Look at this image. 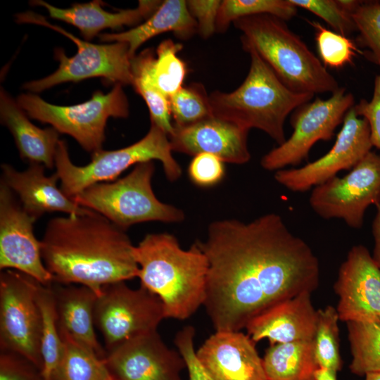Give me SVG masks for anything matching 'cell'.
Segmentation results:
<instances>
[{
	"label": "cell",
	"mask_w": 380,
	"mask_h": 380,
	"mask_svg": "<svg viewBox=\"0 0 380 380\" xmlns=\"http://www.w3.org/2000/svg\"><path fill=\"white\" fill-rule=\"evenodd\" d=\"M208 264L203 306L215 331H241L274 305L319 286L310 246L276 213L211 222L196 241Z\"/></svg>",
	"instance_id": "1"
},
{
	"label": "cell",
	"mask_w": 380,
	"mask_h": 380,
	"mask_svg": "<svg viewBox=\"0 0 380 380\" xmlns=\"http://www.w3.org/2000/svg\"><path fill=\"white\" fill-rule=\"evenodd\" d=\"M41 244L44 265L63 285L84 286L99 296L103 286L138 276L126 231L93 210L50 220Z\"/></svg>",
	"instance_id": "2"
},
{
	"label": "cell",
	"mask_w": 380,
	"mask_h": 380,
	"mask_svg": "<svg viewBox=\"0 0 380 380\" xmlns=\"http://www.w3.org/2000/svg\"><path fill=\"white\" fill-rule=\"evenodd\" d=\"M134 255L141 286L159 298L165 318L184 320L203 305L208 264L196 241L184 250L171 234H148Z\"/></svg>",
	"instance_id": "3"
},
{
	"label": "cell",
	"mask_w": 380,
	"mask_h": 380,
	"mask_svg": "<svg viewBox=\"0 0 380 380\" xmlns=\"http://www.w3.org/2000/svg\"><path fill=\"white\" fill-rule=\"evenodd\" d=\"M247 52L251 65L242 84L232 92L209 94L213 115L248 130L260 129L281 145L286 139L287 116L315 95L290 89L254 51Z\"/></svg>",
	"instance_id": "4"
},
{
	"label": "cell",
	"mask_w": 380,
	"mask_h": 380,
	"mask_svg": "<svg viewBox=\"0 0 380 380\" xmlns=\"http://www.w3.org/2000/svg\"><path fill=\"white\" fill-rule=\"evenodd\" d=\"M233 24L242 33L243 49L254 51L290 89L315 95L339 89L337 80L284 20L260 14Z\"/></svg>",
	"instance_id": "5"
},
{
	"label": "cell",
	"mask_w": 380,
	"mask_h": 380,
	"mask_svg": "<svg viewBox=\"0 0 380 380\" xmlns=\"http://www.w3.org/2000/svg\"><path fill=\"white\" fill-rule=\"evenodd\" d=\"M172 152L168 135L151 124L139 141L122 148L94 152L91 161L82 166L71 161L65 141L60 140L55 155L56 172L61 190L71 198L91 185L114 180L134 165L155 160L162 163L166 178L175 182L181 177L182 169Z\"/></svg>",
	"instance_id": "6"
},
{
	"label": "cell",
	"mask_w": 380,
	"mask_h": 380,
	"mask_svg": "<svg viewBox=\"0 0 380 380\" xmlns=\"http://www.w3.org/2000/svg\"><path fill=\"white\" fill-rule=\"evenodd\" d=\"M154 171L153 161L137 164L125 177L113 182L91 185L72 199L125 231L133 224L145 222L183 221V210L156 198L151 185Z\"/></svg>",
	"instance_id": "7"
},
{
	"label": "cell",
	"mask_w": 380,
	"mask_h": 380,
	"mask_svg": "<svg viewBox=\"0 0 380 380\" xmlns=\"http://www.w3.org/2000/svg\"><path fill=\"white\" fill-rule=\"evenodd\" d=\"M121 84L110 91H96L80 104L62 106L49 103L34 94H23L17 103L31 118L48 123L58 132L71 136L87 151L102 149L109 118H127L129 104Z\"/></svg>",
	"instance_id": "8"
},
{
	"label": "cell",
	"mask_w": 380,
	"mask_h": 380,
	"mask_svg": "<svg viewBox=\"0 0 380 380\" xmlns=\"http://www.w3.org/2000/svg\"><path fill=\"white\" fill-rule=\"evenodd\" d=\"M16 20L20 23H34L47 27L70 39L77 46V53L70 58L65 54L63 49H56L55 57L59 61L58 68L46 77L25 83L24 89L37 93L63 82H79L98 77L122 85L132 84V58L127 43L92 44L51 24L42 15L32 12L18 14Z\"/></svg>",
	"instance_id": "9"
},
{
	"label": "cell",
	"mask_w": 380,
	"mask_h": 380,
	"mask_svg": "<svg viewBox=\"0 0 380 380\" xmlns=\"http://www.w3.org/2000/svg\"><path fill=\"white\" fill-rule=\"evenodd\" d=\"M41 284L20 272L0 275V346L25 357L40 370L42 318L37 300Z\"/></svg>",
	"instance_id": "10"
},
{
	"label": "cell",
	"mask_w": 380,
	"mask_h": 380,
	"mask_svg": "<svg viewBox=\"0 0 380 380\" xmlns=\"http://www.w3.org/2000/svg\"><path fill=\"white\" fill-rule=\"evenodd\" d=\"M165 318L159 298L140 286L125 281L103 287L94 308L95 327L103 336L106 352L137 336L156 331Z\"/></svg>",
	"instance_id": "11"
},
{
	"label": "cell",
	"mask_w": 380,
	"mask_h": 380,
	"mask_svg": "<svg viewBox=\"0 0 380 380\" xmlns=\"http://www.w3.org/2000/svg\"><path fill=\"white\" fill-rule=\"evenodd\" d=\"M355 106V99L345 88L339 87L327 99L316 98L293 111L290 123L293 132L281 145L264 155L262 168L277 171L286 166H296L308 157L318 141L331 139L346 114Z\"/></svg>",
	"instance_id": "12"
},
{
	"label": "cell",
	"mask_w": 380,
	"mask_h": 380,
	"mask_svg": "<svg viewBox=\"0 0 380 380\" xmlns=\"http://www.w3.org/2000/svg\"><path fill=\"white\" fill-rule=\"evenodd\" d=\"M309 203L324 219H340L360 229L366 210L380 203V156L370 151L345 176L314 187Z\"/></svg>",
	"instance_id": "13"
},
{
	"label": "cell",
	"mask_w": 380,
	"mask_h": 380,
	"mask_svg": "<svg viewBox=\"0 0 380 380\" xmlns=\"http://www.w3.org/2000/svg\"><path fill=\"white\" fill-rule=\"evenodd\" d=\"M373 147L367 120L357 115L354 106L346 114L332 148L323 156L300 167L275 172L274 179L293 192H305L351 170Z\"/></svg>",
	"instance_id": "14"
},
{
	"label": "cell",
	"mask_w": 380,
	"mask_h": 380,
	"mask_svg": "<svg viewBox=\"0 0 380 380\" xmlns=\"http://www.w3.org/2000/svg\"><path fill=\"white\" fill-rule=\"evenodd\" d=\"M36 220L1 182L0 269L20 272L44 286H49L54 282L53 277L44 264L41 241L33 232Z\"/></svg>",
	"instance_id": "15"
},
{
	"label": "cell",
	"mask_w": 380,
	"mask_h": 380,
	"mask_svg": "<svg viewBox=\"0 0 380 380\" xmlns=\"http://www.w3.org/2000/svg\"><path fill=\"white\" fill-rule=\"evenodd\" d=\"M104 361L114 380H182L185 361L157 330L125 341L107 352Z\"/></svg>",
	"instance_id": "16"
},
{
	"label": "cell",
	"mask_w": 380,
	"mask_h": 380,
	"mask_svg": "<svg viewBox=\"0 0 380 380\" xmlns=\"http://www.w3.org/2000/svg\"><path fill=\"white\" fill-rule=\"evenodd\" d=\"M334 289L338 296L340 321L380 317V270L369 250L353 246L341 265Z\"/></svg>",
	"instance_id": "17"
},
{
	"label": "cell",
	"mask_w": 380,
	"mask_h": 380,
	"mask_svg": "<svg viewBox=\"0 0 380 380\" xmlns=\"http://www.w3.org/2000/svg\"><path fill=\"white\" fill-rule=\"evenodd\" d=\"M248 132L232 122L213 115L190 125L174 126L169 139L172 151L193 156L209 153L224 163L241 165L251 159Z\"/></svg>",
	"instance_id": "18"
},
{
	"label": "cell",
	"mask_w": 380,
	"mask_h": 380,
	"mask_svg": "<svg viewBox=\"0 0 380 380\" xmlns=\"http://www.w3.org/2000/svg\"><path fill=\"white\" fill-rule=\"evenodd\" d=\"M196 353L213 380H267L255 343L240 331H215Z\"/></svg>",
	"instance_id": "19"
},
{
	"label": "cell",
	"mask_w": 380,
	"mask_h": 380,
	"mask_svg": "<svg viewBox=\"0 0 380 380\" xmlns=\"http://www.w3.org/2000/svg\"><path fill=\"white\" fill-rule=\"evenodd\" d=\"M1 168V182L16 195L24 210L37 220L46 213L81 215L91 211L66 196L57 186V173L46 176L42 165L31 163L24 171L8 164H3Z\"/></svg>",
	"instance_id": "20"
},
{
	"label": "cell",
	"mask_w": 380,
	"mask_h": 380,
	"mask_svg": "<svg viewBox=\"0 0 380 380\" xmlns=\"http://www.w3.org/2000/svg\"><path fill=\"white\" fill-rule=\"evenodd\" d=\"M305 291L281 301L251 319L246 325L247 334L255 342L267 339L270 345L312 341L317 310Z\"/></svg>",
	"instance_id": "21"
},
{
	"label": "cell",
	"mask_w": 380,
	"mask_h": 380,
	"mask_svg": "<svg viewBox=\"0 0 380 380\" xmlns=\"http://www.w3.org/2000/svg\"><path fill=\"white\" fill-rule=\"evenodd\" d=\"M160 1H139L135 8L111 13L105 11L101 1L75 4L68 8L56 7L44 1L35 0L32 4L44 7L50 17L77 27L84 39H92L104 29L118 30L124 25H136L148 18L159 7Z\"/></svg>",
	"instance_id": "22"
},
{
	"label": "cell",
	"mask_w": 380,
	"mask_h": 380,
	"mask_svg": "<svg viewBox=\"0 0 380 380\" xmlns=\"http://www.w3.org/2000/svg\"><path fill=\"white\" fill-rule=\"evenodd\" d=\"M52 287L60 334L70 337L104 359L107 352L99 343L94 331L97 294L82 285Z\"/></svg>",
	"instance_id": "23"
},
{
	"label": "cell",
	"mask_w": 380,
	"mask_h": 380,
	"mask_svg": "<svg viewBox=\"0 0 380 380\" xmlns=\"http://www.w3.org/2000/svg\"><path fill=\"white\" fill-rule=\"evenodd\" d=\"M26 115L17 101L1 89V120L12 134L20 158L30 164H40L51 169L55 166L59 132L53 127H37Z\"/></svg>",
	"instance_id": "24"
},
{
	"label": "cell",
	"mask_w": 380,
	"mask_h": 380,
	"mask_svg": "<svg viewBox=\"0 0 380 380\" xmlns=\"http://www.w3.org/2000/svg\"><path fill=\"white\" fill-rule=\"evenodd\" d=\"M172 32L181 39H188L198 32L196 20L190 14L186 1L165 0L144 23L118 33L99 35L102 42L127 43L132 58L144 43L160 34Z\"/></svg>",
	"instance_id": "25"
},
{
	"label": "cell",
	"mask_w": 380,
	"mask_h": 380,
	"mask_svg": "<svg viewBox=\"0 0 380 380\" xmlns=\"http://www.w3.org/2000/svg\"><path fill=\"white\" fill-rule=\"evenodd\" d=\"M312 341L270 345L262 358L267 379L315 380L319 365Z\"/></svg>",
	"instance_id": "26"
},
{
	"label": "cell",
	"mask_w": 380,
	"mask_h": 380,
	"mask_svg": "<svg viewBox=\"0 0 380 380\" xmlns=\"http://www.w3.org/2000/svg\"><path fill=\"white\" fill-rule=\"evenodd\" d=\"M352 360L350 372L357 376L380 372V317L346 322Z\"/></svg>",
	"instance_id": "27"
},
{
	"label": "cell",
	"mask_w": 380,
	"mask_h": 380,
	"mask_svg": "<svg viewBox=\"0 0 380 380\" xmlns=\"http://www.w3.org/2000/svg\"><path fill=\"white\" fill-rule=\"evenodd\" d=\"M63 351L51 380H114L104 359L65 335Z\"/></svg>",
	"instance_id": "28"
},
{
	"label": "cell",
	"mask_w": 380,
	"mask_h": 380,
	"mask_svg": "<svg viewBox=\"0 0 380 380\" xmlns=\"http://www.w3.org/2000/svg\"><path fill=\"white\" fill-rule=\"evenodd\" d=\"M41 318V355L44 380H51L56 370L63 351V343L57 321L55 295L52 284H40L37 292Z\"/></svg>",
	"instance_id": "29"
},
{
	"label": "cell",
	"mask_w": 380,
	"mask_h": 380,
	"mask_svg": "<svg viewBox=\"0 0 380 380\" xmlns=\"http://www.w3.org/2000/svg\"><path fill=\"white\" fill-rule=\"evenodd\" d=\"M147 49L131 60L132 85L146 103L150 113L151 124L154 125L170 137L174 130L170 121L169 98L160 92L152 82L149 74V62L153 54Z\"/></svg>",
	"instance_id": "30"
},
{
	"label": "cell",
	"mask_w": 380,
	"mask_h": 380,
	"mask_svg": "<svg viewBox=\"0 0 380 380\" xmlns=\"http://www.w3.org/2000/svg\"><path fill=\"white\" fill-rule=\"evenodd\" d=\"M182 48L180 44L170 39L164 40L150 60L151 79L158 90L168 98L183 87L185 79L186 65L177 56Z\"/></svg>",
	"instance_id": "31"
},
{
	"label": "cell",
	"mask_w": 380,
	"mask_h": 380,
	"mask_svg": "<svg viewBox=\"0 0 380 380\" xmlns=\"http://www.w3.org/2000/svg\"><path fill=\"white\" fill-rule=\"evenodd\" d=\"M298 8L289 0H224L216 21V32L226 31L235 20L252 15L268 14L284 21L293 18Z\"/></svg>",
	"instance_id": "32"
},
{
	"label": "cell",
	"mask_w": 380,
	"mask_h": 380,
	"mask_svg": "<svg viewBox=\"0 0 380 380\" xmlns=\"http://www.w3.org/2000/svg\"><path fill=\"white\" fill-rule=\"evenodd\" d=\"M339 317L336 308L327 305L317 310L315 332L313 338L315 356L319 367L336 372L342 367L339 347Z\"/></svg>",
	"instance_id": "33"
},
{
	"label": "cell",
	"mask_w": 380,
	"mask_h": 380,
	"mask_svg": "<svg viewBox=\"0 0 380 380\" xmlns=\"http://www.w3.org/2000/svg\"><path fill=\"white\" fill-rule=\"evenodd\" d=\"M174 126L184 127L213 116L209 95L200 83L182 87L169 97Z\"/></svg>",
	"instance_id": "34"
},
{
	"label": "cell",
	"mask_w": 380,
	"mask_h": 380,
	"mask_svg": "<svg viewBox=\"0 0 380 380\" xmlns=\"http://www.w3.org/2000/svg\"><path fill=\"white\" fill-rule=\"evenodd\" d=\"M316 30L315 41L321 62L325 67L340 68L352 63L357 52L355 44L348 37L329 30L317 22L310 23Z\"/></svg>",
	"instance_id": "35"
},
{
	"label": "cell",
	"mask_w": 380,
	"mask_h": 380,
	"mask_svg": "<svg viewBox=\"0 0 380 380\" xmlns=\"http://www.w3.org/2000/svg\"><path fill=\"white\" fill-rule=\"evenodd\" d=\"M358 43L369 49L370 58L380 64V2L361 1L351 13Z\"/></svg>",
	"instance_id": "36"
},
{
	"label": "cell",
	"mask_w": 380,
	"mask_h": 380,
	"mask_svg": "<svg viewBox=\"0 0 380 380\" xmlns=\"http://www.w3.org/2000/svg\"><path fill=\"white\" fill-rule=\"evenodd\" d=\"M296 8L305 9L324 20L334 32L348 36L357 31L351 13L340 0H289Z\"/></svg>",
	"instance_id": "37"
},
{
	"label": "cell",
	"mask_w": 380,
	"mask_h": 380,
	"mask_svg": "<svg viewBox=\"0 0 380 380\" xmlns=\"http://www.w3.org/2000/svg\"><path fill=\"white\" fill-rule=\"evenodd\" d=\"M224 162L218 157L201 153L194 156L188 167L190 180L196 186L210 187L216 185L224 178Z\"/></svg>",
	"instance_id": "38"
},
{
	"label": "cell",
	"mask_w": 380,
	"mask_h": 380,
	"mask_svg": "<svg viewBox=\"0 0 380 380\" xmlns=\"http://www.w3.org/2000/svg\"><path fill=\"white\" fill-rule=\"evenodd\" d=\"M195 329L186 326L175 335L174 343L185 361L189 380H213L199 362L194 348Z\"/></svg>",
	"instance_id": "39"
},
{
	"label": "cell",
	"mask_w": 380,
	"mask_h": 380,
	"mask_svg": "<svg viewBox=\"0 0 380 380\" xmlns=\"http://www.w3.org/2000/svg\"><path fill=\"white\" fill-rule=\"evenodd\" d=\"M0 380H44L41 370L18 353L1 350Z\"/></svg>",
	"instance_id": "40"
},
{
	"label": "cell",
	"mask_w": 380,
	"mask_h": 380,
	"mask_svg": "<svg viewBox=\"0 0 380 380\" xmlns=\"http://www.w3.org/2000/svg\"><path fill=\"white\" fill-rule=\"evenodd\" d=\"M222 1H186L188 10L196 20L198 33L204 39L216 32V21Z\"/></svg>",
	"instance_id": "41"
},
{
	"label": "cell",
	"mask_w": 380,
	"mask_h": 380,
	"mask_svg": "<svg viewBox=\"0 0 380 380\" xmlns=\"http://www.w3.org/2000/svg\"><path fill=\"white\" fill-rule=\"evenodd\" d=\"M354 108L357 115L368 122L372 146L380 149V72L375 77L371 101L362 99Z\"/></svg>",
	"instance_id": "42"
},
{
	"label": "cell",
	"mask_w": 380,
	"mask_h": 380,
	"mask_svg": "<svg viewBox=\"0 0 380 380\" xmlns=\"http://www.w3.org/2000/svg\"><path fill=\"white\" fill-rule=\"evenodd\" d=\"M374 246L372 258L380 270V203L376 206V215L372 224Z\"/></svg>",
	"instance_id": "43"
},
{
	"label": "cell",
	"mask_w": 380,
	"mask_h": 380,
	"mask_svg": "<svg viewBox=\"0 0 380 380\" xmlns=\"http://www.w3.org/2000/svg\"><path fill=\"white\" fill-rule=\"evenodd\" d=\"M337 372L324 367H319L315 373V380H338Z\"/></svg>",
	"instance_id": "44"
},
{
	"label": "cell",
	"mask_w": 380,
	"mask_h": 380,
	"mask_svg": "<svg viewBox=\"0 0 380 380\" xmlns=\"http://www.w3.org/2000/svg\"><path fill=\"white\" fill-rule=\"evenodd\" d=\"M365 380H380V372H372L367 374Z\"/></svg>",
	"instance_id": "45"
}]
</instances>
